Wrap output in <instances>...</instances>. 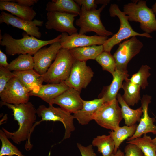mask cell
<instances>
[{
	"label": "cell",
	"mask_w": 156,
	"mask_h": 156,
	"mask_svg": "<svg viewBox=\"0 0 156 156\" xmlns=\"http://www.w3.org/2000/svg\"><path fill=\"white\" fill-rule=\"evenodd\" d=\"M138 125L130 126L127 125L119 127L114 131L109 132L114 144V154L115 153L121 143L126 139L132 136L135 134Z\"/></svg>",
	"instance_id": "4316f807"
},
{
	"label": "cell",
	"mask_w": 156,
	"mask_h": 156,
	"mask_svg": "<svg viewBox=\"0 0 156 156\" xmlns=\"http://www.w3.org/2000/svg\"><path fill=\"white\" fill-rule=\"evenodd\" d=\"M34 66L33 57L27 54L20 55L9 64L6 68L10 71H22L33 69Z\"/></svg>",
	"instance_id": "f1b7e54d"
},
{
	"label": "cell",
	"mask_w": 156,
	"mask_h": 156,
	"mask_svg": "<svg viewBox=\"0 0 156 156\" xmlns=\"http://www.w3.org/2000/svg\"><path fill=\"white\" fill-rule=\"evenodd\" d=\"M113 79L110 85L106 86L102 92L101 97L105 102L112 101L116 99L119 90L122 88L123 81L129 75L125 73L116 70L112 75Z\"/></svg>",
	"instance_id": "7402d4cb"
},
{
	"label": "cell",
	"mask_w": 156,
	"mask_h": 156,
	"mask_svg": "<svg viewBox=\"0 0 156 156\" xmlns=\"http://www.w3.org/2000/svg\"><path fill=\"white\" fill-rule=\"evenodd\" d=\"M36 114L41 118L39 121L36 122L34 127L36 125L43 121H58L62 123L65 129L64 135L62 140L68 138L72 132L75 130L73 115L61 107H55L53 105H49L47 107L44 105L39 106L36 109Z\"/></svg>",
	"instance_id": "52a82bcc"
},
{
	"label": "cell",
	"mask_w": 156,
	"mask_h": 156,
	"mask_svg": "<svg viewBox=\"0 0 156 156\" xmlns=\"http://www.w3.org/2000/svg\"><path fill=\"white\" fill-rule=\"evenodd\" d=\"M141 87L131 82L128 78L123 82L121 88L124 91L122 97L127 104L129 106H133L137 104L141 100L140 90Z\"/></svg>",
	"instance_id": "484cf974"
},
{
	"label": "cell",
	"mask_w": 156,
	"mask_h": 156,
	"mask_svg": "<svg viewBox=\"0 0 156 156\" xmlns=\"http://www.w3.org/2000/svg\"><path fill=\"white\" fill-rule=\"evenodd\" d=\"M48 12H58L79 15L81 7L73 0H52L46 5Z\"/></svg>",
	"instance_id": "603a6c76"
},
{
	"label": "cell",
	"mask_w": 156,
	"mask_h": 156,
	"mask_svg": "<svg viewBox=\"0 0 156 156\" xmlns=\"http://www.w3.org/2000/svg\"><path fill=\"white\" fill-rule=\"evenodd\" d=\"M92 145L97 148L98 151L102 156H112L114 150V141L109 134L99 135L94 138Z\"/></svg>",
	"instance_id": "83f0119b"
},
{
	"label": "cell",
	"mask_w": 156,
	"mask_h": 156,
	"mask_svg": "<svg viewBox=\"0 0 156 156\" xmlns=\"http://www.w3.org/2000/svg\"><path fill=\"white\" fill-rule=\"evenodd\" d=\"M151 97L147 95H144L141 99V107L142 108V117L141 118L140 122L138 125L135 134L131 137L127 139L129 141L148 133H151L156 134V126L154 123L155 122L154 118H151L148 113V107L150 103Z\"/></svg>",
	"instance_id": "e0dca14e"
},
{
	"label": "cell",
	"mask_w": 156,
	"mask_h": 156,
	"mask_svg": "<svg viewBox=\"0 0 156 156\" xmlns=\"http://www.w3.org/2000/svg\"><path fill=\"white\" fill-rule=\"evenodd\" d=\"M69 87L64 82L59 83H48L41 86L38 88L29 93L30 96L39 97L49 105L57 97L68 89Z\"/></svg>",
	"instance_id": "ac0fdd59"
},
{
	"label": "cell",
	"mask_w": 156,
	"mask_h": 156,
	"mask_svg": "<svg viewBox=\"0 0 156 156\" xmlns=\"http://www.w3.org/2000/svg\"><path fill=\"white\" fill-rule=\"evenodd\" d=\"M30 96L29 92L15 76L0 93L1 101L14 105L28 102Z\"/></svg>",
	"instance_id": "7c38bea8"
},
{
	"label": "cell",
	"mask_w": 156,
	"mask_h": 156,
	"mask_svg": "<svg viewBox=\"0 0 156 156\" xmlns=\"http://www.w3.org/2000/svg\"><path fill=\"white\" fill-rule=\"evenodd\" d=\"M94 74L92 69L87 66L86 62L75 60L69 76L64 82L69 88L80 92L87 87Z\"/></svg>",
	"instance_id": "30bf717a"
},
{
	"label": "cell",
	"mask_w": 156,
	"mask_h": 156,
	"mask_svg": "<svg viewBox=\"0 0 156 156\" xmlns=\"http://www.w3.org/2000/svg\"><path fill=\"white\" fill-rule=\"evenodd\" d=\"M8 1L16 3L18 4L26 7H30L36 3L38 0H5Z\"/></svg>",
	"instance_id": "74e56055"
},
{
	"label": "cell",
	"mask_w": 156,
	"mask_h": 156,
	"mask_svg": "<svg viewBox=\"0 0 156 156\" xmlns=\"http://www.w3.org/2000/svg\"><path fill=\"white\" fill-rule=\"evenodd\" d=\"M109 11L111 17L117 16L118 17L120 25L118 32L105 41L103 45L104 51L110 53L114 46L130 37L139 36L148 38H152L149 34L145 32L140 33L134 30L129 22L128 16L123 11H121L117 4H111Z\"/></svg>",
	"instance_id": "5b68a950"
},
{
	"label": "cell",
	"mask_w": 156,
	"mask_h": 156,
	"mask_svg": "<svg viewBox=\"0 0 156 156\" xmlns=\"http://www.w3.org/2000/svg\"><path fill=\"white\" fill-rule=\"evenodd\" d=\"M106 5H103L98 9L91 10H86L81 6L79 15V18L76 21V25L80 27L79 34H85L93 32L99 36H108L113 33L106 30L101 20V13Z\"/></svg>",
	"instance_id": "8992f818"
},
{
	"label": "cell",
	"mask_w": 156,
	"mask_h": 156,
	"mask_svg": "<svg viewBox=\"0 0 156 156\" xmlns=\"http://www.w3.org/2000/svg\"><path fill=\"white\" fill-rule=\"evenodd\" d=\"M153 12L155 15H156V2L152 6L151 8Z\"/></svg>",
	"instance_id": "b9f144b4"
},
{
	"label": "cell",
	"mask_w": 156,
	"mask_h": 156,
	"mask_svg": "<svg viewBox=\"0 0 156 156\" xmlns=\"http://www.w3.org/2000/svg\"><path fill=\"white\" fill-rule=\"evenodd\" d=\"M78 15L58 12H47L45 27L48 30L54 29L69 35L77 33L78 29L74 26L73 23L75 18Z\"/></svg>",
	"instance_id": "8fae6325"
},
{
	"label": "cell",
	"mask_w": 156,
	"mask_h": 156,
	"mask_svg": "<svg viewBox=\"0 0 156 156\" xmlns=\"http://www.w3.org/2000/svg\"><path fill=\"white\" fill-rule=\"evenodd\" d=\"M123 118L117 99L105 102L96 113L94 120L101 127L114 131L120 127Z\"/></svg>",
	"instance_id": "ba28073f"
},
{
	"label": "cell",
	"mask_w": 156,
	"mask_h": 156,
	"mask_svg": "<svg viewBox=\"0 0 156 156\" xmlns=\"http://www.w3.org/2000/svg\"><path fill=\"white\" fill-rule=\"evenodd\" d=\"M1 105H5L12 110L15 120L17 121L19 128L16 131L10 132L4 128L2 129L9 139H11L17 144L26 140L25 148L26 150H31L32 147L30 142L31 133L36 118V109L30 102L14 105L1 101Z\"/></svg>",
	"instance_id": "6da1fadb"
},
{
	"label": "cell",
	"mask_w": 156,
	"mask_h": 156,
	"mask_svg": "<svg viewBox=\"0 0 156 156\" xmlns=\"http://www.w3.org/2000/svg\"><path fill=\"white\" fill-rule=\"evenodd\" d=\"M143 156H144V155Z\"/></svg>",
	"instance_id": "ee69618b"
},
{
	"label": "cell",
	"mask_w": 156,
	"mask_h": 156,
	"mask_svg": "<svg viewBox=\"0 0 156 156\" xmlns=\"http://www.w3.org/2000/svg\"><path fill=\"white\" fill-rule=\"evenodd\" d=\"M75 1L79 6H83L89 11L96 9L97 5L95 0H74Z\"/></svg>",
	"instance_id": "8d00e7d4"
},
{
	"label": "cell",
	"mask_w": 156,
	"mask_h": 156,
	"mask_svg": "<svg viewBox=\"0 0 156 156\" xmlns=\"http://www.w3.org/2000/svg\"><path fill=\"white\" fill-rule=\"evenodd\" d=\"M14 77L13 72L0 66V93L4 90L10 80Z\"/></svg>",
	"instance_id": "836d02e7"
},
{
	"label": "cell",
	"mask_w": 156,
	"mask_h": 156,
	"mask_svg": "<svg viewBox=\"0 0 156 156\" xmlns=\"http://www.w3.org/2000/svg\"><path fill=\"white\" fill-rule=\"evenodd\" d=\"M13 73L29 93L38 88L44 82L42 75L38 74L34 69Z\"/></svg>",
	"instance_id": "44dd1931"
},
{
	"label": "cell",
	"mask_w": 156,
	"mask_h": 156,
	"mask_svg": "<svg viewBox=\"0 0 156 156\" xmlns=\"http://www.w3.org/2000/svg\"><path fill=\"white\" fill-rule=\"evenodd\" d=\"M105 103L102 98L90 101L83 100L82 108L73 115L74 119L82 125L88 124L94 120L96 113Z\"/></svg>",
	"instance_id": "d6986e66"
},
{
	"label": "cell",
	"mask_w": 156,
	"mask_h": 156,
	"mask_svg": "<svg viewBox=\"0 0 156 156\" xmlns=\"http://www.w3.org/2000/svg\"><path fill=\"white\" fill-rule=\"evenodd\" d=\"M0 139L1 146L0 151V156H24L17 148L9 140L5 133L2 129L0 130Z\"/></svg>",
	"instance_id": "4dcf8cb0"
},
{
	"label": "cell",
	"mask_w": 156,
	"mask_h": 156,
	"mask_svg": "<svg viewBox=\"0 0 156 156\" xmlns=\"http://www.w3.org/2000/svg\"><path fill=\"white\" fill-rule=\"evenodd\" d=\"M125 156H143L141 150L136 146L128 144L124 148Z\"/></svg>",
	"instance_id": "e575fe53"
},
{
	"label": "cell",
	"mask_w": 156,
	"mask_h": 156,
	"mask_svg": "<svg viewBox=\"0 0 156 156\" xmlns=\"http://www.w3.org/2000/svg\"><path fill=\"white\" fill-rule=\"evenodd\" d=\"M3 23L21 29L29 35L38 39L41 37V33L38 26H42L43 22L42 21L36 19L28 21L2 11L0 15V23Z\"/></svg>",
	"instance_id": "9a60e30c"
},
{
	"label": "cell",
	"mask_w": 156,
	"mask_h": 156,
	"mask_svg": "<svg viewBox=\"0 0 156 156\" xmlns=\"http://www.w3.org/2000/svg\"><path fill=\"white\" fill-rule=\"evenodd\" d=\"M77 145L82 156H97L94 151L92 144L85 146L77 143Z\"/></svg>",
	"instance_id": "d590c367"
},
{
	"label": "cell",
	"mask_w": 156,
	"mask_h": 156,
	"mask_svg": "<svg viewBox=\"0 0 156 156\" xmlns=\"http://www.w3.org/2000/svg\"><path fill=\"white\" fill-rule=\"evenodd\" d=\"M151 68L147 65H142L138 72L133 75L129 79L132 83L139 86L143 89L148 85V78L150 76L149 70Z\"/></svg>",
	"instance_id": "1f68e13d"
},
{
	"label": "cell",
	"mask_w": 156,
	"mask_h": 156,
	"mask_svg": "<svg viewBox=\"0 0 156 156\" xmlns=\"http://www.w3.org/2000/svg\"><path fill=\"white\" fill-rule=\"evenodd\" d=\"M116 98L121 107L122 115L124 120L125 124L130 126L136 124L137 122L140 121L142 114V107H141L136 109L131 108L124 100L120 93L118 94Z\"/></svg>",
	"instance_id": "d4e9b609"
},
{
	"label": "cell",
	"mask_w": 156,
	"mask_h": 156,
	"mask_svg": "<svg viewBox=\"0 0 156 156\" xmlns=\"http://www.w3.org/2000/svg\"><path fill=\"white\" fill-rule=\"evenodd\" d=\"M127 144H134L142 151L144 156H156V145L152 142V139L146 134L142 137L136 138L127 141Z\"/></svg>",
	"instance_id": "f546056e"
},
{
	"label": "cell",
	"mask_w": 156,
	"mask_h": 156,
	"mask_svg": "<svg viewBox=\"0 0 156 156\" xmlns=\"http://www.w3.org/2000/svg\"><path fill=\"white\" fill-rule=\"evenodd\" d=\"M0 10H5L23 19L32 21L36 15L32 7L22 6L5 0L0 1Z\"/></svg>",
	"instance_id": "ffe728a7"
},
{
	"label": "cell",
	"mask_w": 156,
	"mask_h": 156,
	"mask_svg": "<svg viewBox=\"0 0 156 156\" xmlns=\"http://www.w3.org/2000/svg\"><path fill=\"white\" fill-rule=\"evenodd\" d=\"M69 50L75 60L86 62L89 60H95L104 51L103 45H92L78 47Z\"/></svg>",
	"instance_id": "cb8c5ba5"
},
{
	"label": "cell",
	"mask_w": 156,
	"mask_h": 156,
	"mask_svg": "<svg viewBox=\"0 0 156 156\" xmlns=\"http://www.w3.org/2000/svg\"><path fill=\"white\" fill-rule=\"evenodd\" d=\"M80 93V92L69 88L54 99L51 104L57 105L67 112L74 114L83 107V100L81 97Z\"/></svg>",
	"instance_id": "2e32d148"
},
{
	"label": "cell",
	"mask_w": 156,
	"mask_h": 156,
	"mask_svg": "<svg viewBox=\"0 0 156 156\" xmlns=\"http://www.w3.org/2000/svg\"><path fill=\"white\" fill-rule=\"evenodd\" d=\"M110 1V0H96L95 2L97 5V4H102L103 5H107L109 3Z\"/></svg>",
	"instance_id": "ab89813d"
},
{
	"label": "cell",
	"mask_w": 156,
	"mask_h": 156,
	"mask_svg": "<svg viewBox=\"0 0 156 156\" xmlns=\"http://www.w3.org/2000/svg\"><path fill=\"white\" fill-rule=\"evenodd\" d=\"M9 64L7 62V58L5 54L0 50V66L6 68Z\"/></svg>",
	"instance_id": "f35d334b"
},
{
	"label": "cell",
	"mask_w": 156,
	"mask_h": 156,
	"mask_svg": "<svg viewBox=\"0 0 156 156\" xmlns=\"http://www.w3.org/2000/svg\"><path fill=\"white\" fill-rule=\"evenodd\" d=\"M61 35L60 42L62 47L68 50L92 45H103L108 39L107 36H88L77 33L71 35L63 33Z\"/></svg>",
	"instance_id": "4fadbf2b"
},
{
	"label": "cell",
	"mask_w": 156,
	"mask_h": 156,
	"mask_svg": "<svg viewBox=\"0 0 156 156\" xmlns=\"http://www.w3.org/2000/svg\"><path fill=\"white\" fill-rule=\"evenodd\" d=\"M123 12L128 20L140 23L141 29L149 34L156 31V19L151 8L147 5L146 1L138 0L124 5Z\"/></svg>",
	"instance_id": "3957f363"
},
{
	"label": "cell",
	"mask_w": 156,
	"mask_h": 156,
	"mask_svg": "<svg viewBox=\"0 0 156 156\" xmlns=\"http://www.w3.org/2000/svg\"><path fill=\"white\" fill-rule=\"evenodd\" d=\"M102 67V69L112 75L116 70L114 58L110 53L104 51L95 60Z\"/></svg>",
	"instance_id": "d6a6232c"
},
{
	"label": "cell",
	"mask_w": 156,
	"mask_h": 156,
	"mask_svg": "<svg viewBox=\"0 0 156 156\" xmlns=\"http://www.w3.org/2000/svg\"><path fill=\"white\" fill-rule=\"evenodd\" d=\"M143 46L142 43L136 36L120 43L113 55L115 61L116 70L127 73V67L128 63L140 52Z\"/></svg>",
	"instance_id": "9c48e42d"
},
{
	"label": "cell",
	"mask_w": 156,
	"mask_h": 156,
	"mask_svg": "<svg viewBox=\"0 0 156 156\" xmlns=\"http://www.w3.org/2000/svg\"><path fill=\"white\" fill-rule=\"evenodd\" d=\"M62 48L59 41L50 44L48 47H43L40 49L33 57L34 70L40 75H43L55 59Z\"/></svg>",
	"instance_id": "5bb4252c"
},
{
	"label": "cell",
	"mask_w": 156,
	"mask_h": 156,
	"mask_svg": "<svg viewBox=\"0 0 156 156\" xmlns=\"http://www.w3.org/2000/svg\"><path fill=\"white\" fill-rule=\"evenodd\" d=\"M75 60L69 50L62 48L53 62L42 75L44 82L55 84L64 82L69 76Z\"/></svg>",
	"instance_id": "277c9868"
},
{
	"label": "cell",
	"mask_w": 156,
	"mask_h": 156,
	"mask_svg": "<svg viewBox=\"0 0 156 156\" xmlns=\"http://www.w3.org/2000/svg\"><path fill=\"white\" fill-rule=\"evenodd\" d=\"M124 153L120 150L118 149L116 152L112 156H125Z\"/></svg>",
	"instance_id": "60d3db41"
},
{
	"label": "cell",
	"mask_w": 156,
	"mask_h": 156,
	"mask_svg": "<svg viewBox=\"0 0 156 156\" xmlns=\"http://www.w3.org/2000/svg\"><path fill=\"white\" fill-rule=\"evenodd\" d=\"M152 142L154 144L156 145V137L153 139H152Z\"/></svg>",
	"instance_id": "7bdbcfd3"
},
{
	"label": "cell",
	"mask_w": 156,
	"mask_h": 156,
	"mask_svg": "<svg viewBox=\"0 0 156 156\" xmlns=\"http://www.w3.org/2000/svg\"><path fill=\"white\" fill-rule=\"evenodd\" d=\"M23 37L20 39L13 38L9 34L5 33L2 36L0 44L5 46L6 54L10 55L16 54H29L34 55L40 49L48 44L60 42L61 35L50 40H44L39 39L24 32Z\"/></svg>",
	"instance_id": "7a4b0ae2"
}]
</instances>
